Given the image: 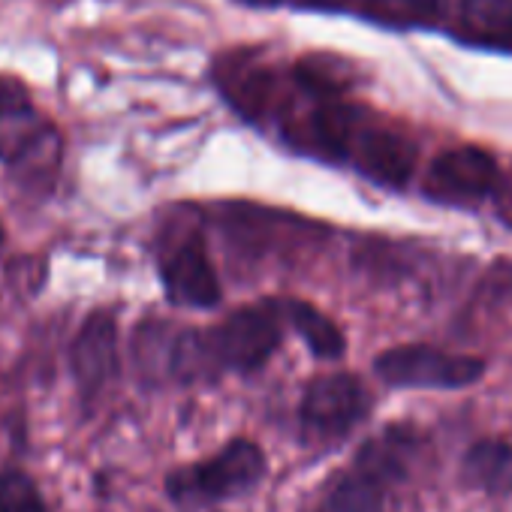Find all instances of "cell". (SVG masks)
Wrapping results in <instances>:
<instances>
[{"instance_id": "obj_1", "label": "cell", "mask_w": 512, "mask_h": 512, "mask_svg": "<svg viewBox=\"0 0 512 512\" xmlns=\"http://www.w3.org/2000/svg\"><path fill=\"white\" fill-rule=\"evenodd\" d=\"M64 160V142L58 127L34 106L28 88L13 79L0 76V163L13 169V178L46 196Z\"/></svg>"}, {"instance_id": "obj_2", "label": "cell", "mask_w": 512, "mask_h": 512, "mask_svg": "<svg viewBox=\"0 0 512 512\" xmlns=\"http://www.w3.org/2000/svg\"><path fill=\"white\" fill-rule=\"evenodd\" d=\"M281 302H260L232 311L220 326L208 329V347L220 371H260L284 338Z\"/></svg>"}, {"instance_id": "obj_3", "label": "cell", "mask_w": 512, "mask_h": 512, "mask_svg": "<svg viewBox=\"0 0 512 512\" xmlns=\"http://www.w3.org/2000/svg\"><path fill=\"white\" fill-rule=\"evenodd\" d=\"M374 371L383 383L398 389H461L485 374V362L428 344H401L380 353Z\"/></svg>"}, {"instance_id": "obj_4", "label": "cell", "mask_w": 512, "mask_h": 512, "mask_svg": "<svg viewBox=\"0 0 512 512\" xmlns=\"http://www.w3.org/2000/svg\"><path fill=\"white\" fill-rule=\"evenodd\" d=\"M263 473H266V458H263L260 446L250 440H232L214 458L178 470L169 479V491L178 500H184V497L226 500V497H235V494H244L247 488H253L263 479Z\"/></svg>"}, {"instance_id": "obj_5", "label": "cell", "mask_w": 512, "mask_h": 512, "mask_svg": "<svg viewBox=\"0 0 512 512\" xmlns=\"http://www.w3.org/2000/svg\"><path fill=\"white\" fill-rule=\"evenodd\" d=\"M371 398L353 374H323L308 383L299 419L302 431L317 443H332L350 434L368 416Z\"/></svg>"}, {"instance_id": "obj_6", "label": "cell", "mask_w": 512, "mask_h": 512, "mask_svg": "<svg viewBox=\"0 0 512 512\" xmlns=\"http://www.w3.org/2000/svg\"><path fill=\"white\" fill-rule=\"evenodd\" d=\"M500 166L482 148H449L425 172L422 190L428 199L449 205H476L500 190Z\"/></svg>"}, {"instance_id": "obj_7", "label": "cell", "mask_w": 512, "mask_h": 512, "mask_svg": "<svg viewBox=\"0 0 512 512\" xmlns=\"http://www.w3.org/2000/svg\"><path fill=\"white\" fill-rule=\"evenodd\" d=\"M160 278L166 296L178 308H214L220 305V281L211 266L205 238L190 232L169 244L160 256Z\"/></svg>"}, {"instance_id": "obj_8", "label": "cell", "mask_w": 512, "mask_h": 512, "mask_svg": "<svg viewBox=\"0 0 512 512\" xmlns=\"http://www.w3.org/2000/svg\"><path fill=\"white\" fill-rule=\"evenodd\" d=\"M416 145L401 130L386 127L380 121H368V127L359 133L347 166H353L359 175L383 184V187H404L413 178L416 169Z\"/></svg>"}, {"instance_id": "obj_9", "label": "cell", "mask_w": 512, "mask_h": 512, "mask_svg": "<svg viewBox=\"0 0 512 512\" xmlns=\"http://www.w3.org/2000/svg\"><path fill=\"white\" fill-rule=\"evenodd\" d=\"M70 368L85 398L103 392L106 383L118 374V326L112 314L97 311L82 323L70 347Z\"/></svg>"}, {"instance_id": "obj_10", "label": "cell", "mask_w": 512, "mask_h": 512, "mask_svg": "<svg viewBox=\"0 0 512 512\" xmlns=\"http://www.w3.org/2000/svg\"><path fill=\"white\" fill-rule=\"evenodd\" d=\"M455 28L470 46L512 52V0H461Z\"/></svg>"}, {"instance_id": "obj_11", "label": "cell", "mask_w": 512, "mask_h": 512, "mask_svg": "<svg viewBox=\"0 0 512 512\" xmlns=\"http://www.w3.org/2000/svg\"><path fill=\"white\" fill-rule=\"evenodd\" d=\"M461 476L467 485L488 494L512 491V443L494 437L473 443L464 455Z\"/></svg>"}, {"instance_id": "obj_12", "label": "cell", "mask_w": 512, "mask_h": 512, "mask_svg": "<svg viewBox=\"0 0 512 512\" xmlns=\"http://www.w3.org/2000/svg\"><path fill=\"white\" fill-rule=\"evenodd\" d=\"M413 455H416V434L407 428H392L374 437L359 452V473H365L377 485H386L404 476Z\"/></svg>"}, {"instance_id": "obj_13", "label": "cell", "mask_w": 512, "mask_h": 512, "mask_svg": "<svg viewBox=\"0 0 512 512\" xmlns=\"http://www.w3.org/2000/svg\"><path fill=\"white\" fill-rule=\"evenodd\" d=\"M284 308V317L290 320V326L299 332V338L308 344V350L320 359H341L344 350H347V341H344V332L323 314L317 311L314 305L308 302H281Z\"/></svg>"}, {"instance_id": "obj_14", "label": "cell", "mask_w": 512, "mask_h": 512, "mask_svg": "<svg viewBox=\"0 0 512 512\" xmlns=\"http://www.w3.org/2000/svg\"><path fill=\"white\" fill-rule=\"evenodd\" d=\"M443 0H353V10L392 28L434 25Z\"/></svg>"}, {"instance_id": "obj_15", "label": "cell", "mask_w": 512, "mask_h": 512, "mask_svg": "<svg viewBox=\"0 0 512 512\" xmlns=\"http://www.w3.org/2000/svg\"><path fill=\"white\" fill-rule=\"evenodd\" d=\"M320 512H383L380 485L365 473H353L326 494Z\"/></svg>"}, {"instance_id": "obj_16", "label": "cell", "mask_w": 512, "mask_h": 512, "mask_svg": "<svg viewBox=\"0 0 512 512\" xmlns=\"http://www.w3.org/2000/svg\"><path fill=\"white\" fill-rule=\"evenodd\" d=\"M0 512H46L31 476L19 470L0 473Z\"/></svg>"}, {"instance_id": "obj_17", "label": "cell", "mask_w": 512, "mask_h": 512, "mask_svg": "<svg viewBox=\"0 0 512 512\" xmlns=\"http://www.w3.org/2000/svg\"><path fill=\"white\" fill-rule=\"evenodd\" d=\"M497 193H500V196H497V211H500V217H503L506 223H512V178H509L506 184H500Z\"/></svg>"}, {"instance_id": "obj_18", "label": "cell", "mask_w": 512, "mask_h": 512, "mask_svg": "<svg viewBox=\"0 0 512 512\" xmlns=\"http://www.w3.org/2000/svg\"><path fill=\"white\" fill-rule=\"evenodd\" d=\"M299 4L320 10H353V0H299Z\"/></svg>"}, {"instance_id": "obj_19", "label": "cell", "mask_w": 512, "mask_h": 512, "mask_svg": "<svg viewBox=\"0 0 512 512\" xmlns=\"http://www.w3.org/2000/svg\"><path fill=\"white\" fill-rule=\"evenodd\" d=\"M250 7H278V4H287V0H244Z\"/></svg>"}, {"instance_id": "obj_20", "label": "cell", "mask_w": 512, "mask_h": 512, "mask_svg": "<svg viewBox=\"0 0 512 512\" xmlns=\"http://www.w3.org/2000/svg\"><path fill=\"white\" fill-rule=\"evenodd\" d=\"M4 235H7V232H4V226H0V244H4Z\"/></svg>"}]
</instances>
